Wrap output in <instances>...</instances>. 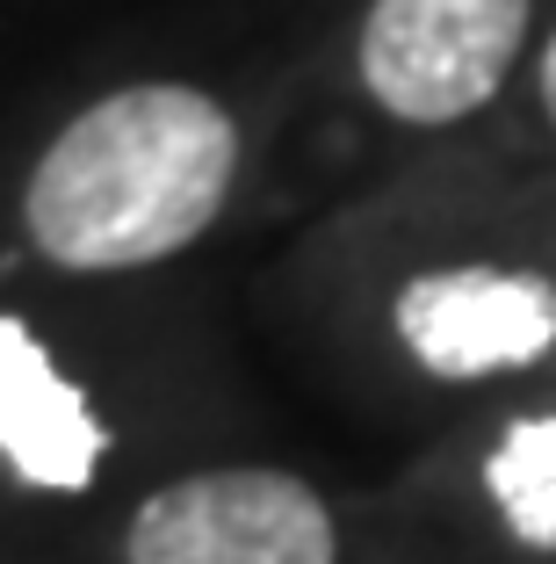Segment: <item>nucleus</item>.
<instances>
[{
  "label": "nucleus",
  "instance_id": "nucleus-1",
  "mask_svg": "<svg viewBox=\"0 0 556 564\" xmlns=\"http://www.w3.org/2000/svg\"><path fill=\"white\" fill-rule=\"evenodd\" d=\"M239 174V123L203 87H116L44 145L22 225L73 275L152 268L210 232Z\"/></svg>",
  "mask_w": 556,
  "mask_h": 564
},
{
  "label": "nucleus",
  "instance_id": "nucleus-2",
  "mask_svg": "<svg viewBox=\"0 0 556 564\" xmlns=\"http://www.w3.org/2000/svg\"><path fill=\"white\" fill-rule=\"evenodd\" d=\"M527 44V0H377L361 87L397 123H456L499 95Z\"/></svg>",
  "mask_w": 556,
  "mask_h": 564
},
{
  "label": "nucleus",
  "instance_id": "nucleus-3",
  "mask_svg": "<svg viewBox=\"0 0 556 564\" xmlns=\"http://www.w3.org/2000/svg\"><path fill=\"white\" fill-rule=\"evenodd\" d=\"M326 499L290 470H196L131 514L123 564H332Z\"/></svg>",
  "mask_w": 556,
  "mask_h": 564
},
{
  "label": "nucleus",
  "instance_id": "nucleus-4",
  "mask_svg": "<svg viewBox=\"0 0 556 564\" xmlns=\"http://www.w3.org/2000/svg\"><path fill=\"white\" fill-rule=\"evenodd\" d=\"M397 340L448 383L542 362L556 348V290L527 268H434L397 290Z\"/></svg>",
  "mask_w": 556,
  "mask_h": 564
},
{
  "label": "nucleus",
  "instance_id": "nucleus-5",
  "mask_svg": "<svg viewBox=\"0 0 556 564\" xmlns=\"http://www.w3.org/2000/svg\"><path fill=\"white\" fill-rule=\"evenodd\" d=\"M101 448H109V434L87 413L80 383L51 369V355L36 348L22 318H0V456H8V470L36 492H80L95 478Z\"/></svg>",
  "mask_w": 556,
  "mask_h": 564
},
{
  "label": "nucleus",
  "instance_id": "nucleus-6",
  "mask_svg": "<svg viewBox=\"0 0 556 564\" xmlns=\"http://www.w3.org/2000/svg\"><path fill=\"white\" fill-rule=\"evenodd\" d=\"M484 485L527 550H556V413L513 420L491 448Z\"/></svg>",
  "mask_w": 556,
  "mask_h": 564
},
{
  "label": "nucleus",
  "instance_id": "nucleus-7",
  "mask_svg": "<svg viewBox=\"0 0 556 564\" xmlns=\"http://www.w3.org/2000/svg\"><path fill=\"white\" fill-rule=\"evenodd\" d=\"M542 109H549V123H556V36H549V51H542Z\"/></svg>",
  "mask_w": 556,
  "mask_h": 564
}]
</instances>
